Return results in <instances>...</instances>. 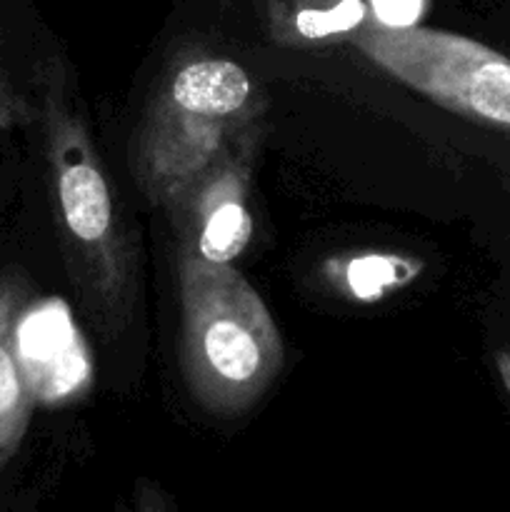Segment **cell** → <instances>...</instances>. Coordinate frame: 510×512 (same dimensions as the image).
Segmentation results:
<instances>
[{
	"instance_id": "obj_5",
	"label": "cell",
	"mask_w": 510,
	"mask_h": 512,
	"mask_svg": "<svg viewBox=\"0 0 510 512\" xmlns=\"http://www.w3.org/2000/svg\"><path fill=\"white\" fill-rule=\"evenodd\" d=\"M263 125L240 135L168 205L178 250L233 265L253 238L250 183Z\"/></svg>"
},
{
	"instance_id": "obj_2",
	"label": "cell",
	"mask_w": 510,
	"mask_h": 512,
	"mask_svg": "<svg viewBox=\"0 0 510 512\" xmlns=\"http://www.w3.org/2000/svg\"><path fill=\"white\" fill-rule=\"evenodd\" d=\"M263 108L258 85L233 60H175L145 108L130 153L145 200L173 205L240 135L263 125Z\"/></svg>"
},
{
	"instance_id": "obj_4",
	"label": "cell",
	"mask_w": 510,
	"mask_h": 512,
	"mask_svg": "<svg viewBox=\"0 0 510 512\" xmlns=\"http://www.w3.org/2000/svg\"><path fill=\"white\" fill-rule=\"evenodd\" d=\"M360 53L445 110L510 133V58L465 35L365 20Z\"/></svg>"
},
{
	"instance_id": "obj_6",
	"label": "cell",
	"mask_w": 510,
	"mask_h": 512,
	"mask_svg": "<svg viewBox=\"0 0 510 512\" xmlns=\"http://www.w3.org/2000/svg\"><path fill=\"white\" fill-rule=\"evenodd\" d=\"M13 340L35 403L65 405L90 393L93 358L63 300H25Z\"/></svg>"
},
{
	"instance_id": "obj_1",
	"label": "cell",
	"mask_w": 510,
	"mask_h": 512,
	"mask_svg": "<svg viewBox=\"0 0 510 512\" xmlns=\"http://www.w3.org/2000/svg\"><path fill=\"white\" fill-rule=\"evenodd\" d=\"M63 75L60 65L40 70V115L58 225L85 308L98 318L108 338H115L133 308V240Z\"/></svg>"
},
{
	"instance_id": "obj_8",
	"label": "cell",
	"mask_w": 510,
	"mask_h": 512,
	"mask_svg": "<svg viewBox=\"0 0 510 512\" xmlns=\"http://www.w3.org/2000/svg\"><path fill=\"white\" fill-rule=\"evenodd\" d=\"M368 18L365 0H268L270 38L288 48L353 38Z\"/></svg>"
},
{
	"instance_id": "obj_3",
	"label": "cell",
	"mask_w": 510,
	"mask_h": 512,
	"mask_svg": "<svg viewBox=\"0 0 510 512\" xmlns=\"http://www.w3.org/2000/svg\"><path fill=\"white\" fill-rule=\"evenodd\" d=\"M180 365L190 395L215 415L258 403L283 368V340L258 290L225 263L178 250Z\"/></svg>"
},
{
	"instance_id": "obj_7",
	"label": "cell",
	"mask_w": 510,
	"mask_h": 512,
	"mask_svg": "<svg viewBox=\"0 0 510 512\" xmlns=\"http://www.w3.org/2000/svg\"><path fill=\"white\" fill-rule=\"evenodd\" d=\"M25 300L28 290L23 278L13 273L0 275V470L18 453L35 405L13 340L15 320Z\"/></svg>"
},
{
	"instance_id": "obj_9",
	"label": "cell",
	"mask_w": 510,
	"mask_h": 512,
	"mask_svg": "<svg viewBox=\"0 0 510 512\" xmlns=\"http://www.w3.org/2000/svg\"><path fill=\"white\" fill-rule=\"evenodd\" d=\"M415 273H418V265L413 260L368 253L360 258H350L340 270V280L353 298L378 300L388 290L413 280Z\"/></svg>"
},
{
	"instance_id": "obj_13",
	"label": "cell",
	"mask_w": 510,
	"mask_h": 512,
	"mask_svg": "<svg viewBox=\"0 0 510 512\" xmlns=\"http://www.w3.org/2000/svg\"><path fill=\"white\" fill-rule=\"evenodd\" d=\"M495 365H498L500 380H503L505 390H508L510 395V350H500V353L495 355Z\"/></svg>"
},
{
	"instance_id": "obj_11",
	"label": "cell",
	"mask_w": 510,
	"mask_h": 512,
	"mask_svg": "<svg viewBox=\"0 0 510 512\" xmlns=\"http://www.w3.org/2000/svg\"><path fill=\"white\" fill-rule=\"evenodd\" d=\"M30 120V108L18 90L10 83L3 63H0V128H15Z\"/></svg>"
},
{
	"instance_id": "obj_10",
	"label": "cell",
	"mask_w": 510,
	"mask_h": 512,
	"mask_svg": "<svg viewBox=\"0 0 510 512\" xmlns=\"http://www.w3.org/2000/svg\"><path fill=\"white\" fill-rule=\"evenodd\" d=\"M428 0H368L370 20L385 28H410L423 15Z\"/></svg>"
},
{
	"instance_id": "obj_12",
	"label": "cell",
	"mask_w": 510,
	"mask_h": 512,
	"mask_svg": "<svg viewBox=\"0 0 510 512\" xmlns=\"http://www.w3.org/2000/svg\"><path fill=\"white\" fill-rule=\"evenodd\" d=\"M135 512H165V505H163V498H160V493H145L143 498H140L138 510Z\"/></svg>"
}]
</instances>
